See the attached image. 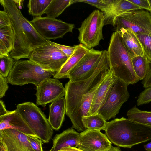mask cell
<instances>
[{"mask_svg": "<svg viewBox=\"0 0 151 151\" xmlns=\"http://www.w3.org/2000/svg\"><path fill=\"white\" fill-rule=\"evenodd\" d=\"M0 3L10 18L15 35L14 48L9 54L10 57L15 61L28 58L33 50L50 44L48 40L42 36L24 17L13 0H0Z\"/></svg>", "mask_w": 151, "mask_h": 151, "instance_id": "1", "label": "cell"}, {"mask_svg": "<svg viewBox=\"0 0 151 151\" xmlns=\"http://www.w3.org/2000/svg\"><path fill=\"white\" fill-rule=\"evenodd\" d=\"M103 51L100 61L92 75L89 78L76 81L70 80L65 85L66 114L72 123V128L82 132L86 129L82 121L81 103L83 96L98 82L109 69L107 50Z\"/></svg>", "mask_w": 151, "mask_h": 151, "instance_id": "2", "label": "cell"}, {"mask_svg": "<svg viewBox=\"0 0 151 151\" xmlns=\"http://www.w3.org/2000/svg\"><path fill=\"white\" fill-rule=\"evenodd\" d=\"M104 130L111 142L120 147L131 148L151 139V127L124 117L107 122Z\"/></svg>", "mask_w": 151, "mask_h": 151, "instance_id": "3", "label": "cell"}, {"mask_svg": "<svg viewBox=\"0 0 151 151\" xmlns=\"http://www.w3.org/2000/svg\"><path fill=\"white\" fill-rule=\"evenodd\" d=\"M107 54L109 68L117 79L128 85L139 81L134 70L132 58L119 32L115 31L112 34Z\"/></svg>", "mask_w": 151, "mask_h": 151, "instance_id": "4", "label": "cell"}, {"mask_svg": "<svg viewBox=\"0 0 151 151\" xmlns=\"http://www.w3.org/2000/svg\"><path fill=\"white\" fill-rule=\"evenodd\" d=\"M55 74L29 59L19 60L15 62L7 78L8 83L12 85L22 86L30 83L37 87L44 80Z\"/></svg>", "mask_w": 151, "mask_h": 151, "instance_id": "5", "label": "cell"}, {"mask_svg": "<svg viewBox=\"0 0 151 151\" xmlns=\"http://www.w3.org/2000/svg\"><path fill=\"white\" fill-rule=\"evenodd\" d=\"M42 143L49 142L53 130L41 109L32 102L18 104L16 109Z\"/></svg>", "mask_w": 151, "mask_h": 151, "instance_id": "6", "label": "cell"}, {"mask_svg": "<svg viewBox=\"0 0 151 151\" xmlns=\"http://www.w3.org/2000/svg\"><path fill=\"white\" fill-rule=\"evenodd\" d=\"M103 13L95 10L82 23L78 28L79 32L78 37L80 43L89 49L99 45L103 39V28L104 26Z\"/></svg>", "mask_w": 151, "mask_h": 151, "instance_id": "7", "label": "cell"}, {"mask_svg": "<svg viewBox=\"0 0 151 151\" xmlns=\"http://www.w3.org/2000/svg\"><path fill=\"white\" fill-rule=\"evenodd\" d=\"M114 27L115 31L118 32L123 28L135 34H151V14L149 11L143 9L127 12L116 17Z\"/></svg>", "mask_w": 151, "mask_h": 151, "instance_id": "8", "label": "cell"}, {"mask_svg": "<svg viewBox=\"0 0 151 151\" xmlns=\"http://www.w3.org/2000/svg\"><path fill=\"white\" fill-rule=\"evenodd\" d=\"M28 58L44 69L56 74L60 70L68 58L57 47L49 44L32 50Z\"/></svg>", "mask_w": 151, "mask_h": 151, "instance_id": "9", "label": "cell"}, {"mask_svg": "<svg viewBox=\"0 0 151 151\" xmlns=\"http://www.w3.org/2000/svg\"><path fill=\"white\" fill-rule=\"evenodd\" d=\"M128 86L117 78L106 101L97 112L106 121L115 118L122 105L128 99L129 95Z\"/></svg>", "mask_w": 151, "mask_h": 151, "instance_id": "10", "label": "cell"}, {"mask_svg": "<svg viewBox=\"0 0 151 151\" xmlns=\"http://www.w3.org/2000/svg\"><path fill=\"white\" fill-rule=\"evenodd\" d=\"M37 32L47 40L62 38L68 32H73L74 24L47 17H34L30 21Z\"/></svg>", "mask_w": 151, "mask_h": 151, "instance_id": "11", "label": "cell"}, {"mask_svg": "<svg viewBox=\"0 0 151 151\" xmlns=\"http://www.w3.org/2000/svg\"><path fill=\"white\" fill-rule=\"evenodd\" d=\"M37 104L45 107L65 95V89L58 79L47 78L36 87Z\"/></svg>", "mask_w": 151, "mask_h": 151, "instance_id": "12", "label": "cell"}, {"mask_svg": "<svg viewBox=\"0 0 151 151\" xmlns=\"http://www.w3.org/2000/svg\"><path fill=\"white\" fill-rule=\"evenodd\" d=\"M102 53V51L96 50L93 48L89 49L70 72L69 80L76 81L89 78L97 67Z\"/></svg>", "mask_w": 151, "mask_h": 151, "instance_id": "13", "label": "cell"}, {"mask_svg": "<svg viewBox=\"0 0 151 151\" xmlns=\"http://www.w3.org/2000/svg\"><path fill=\"white\" fill-rule=\"evenodd\" d=\"M112 143L100 130L87 129L80 133L77 148L82 151H107Z\"/></svg>", "mask_w": 151, "mask_h": 151, "instance_id": "14", "label": "cell"}, {"mask_svg": "<svg viewBox=\"0 0 151 151\" xmlns=\"http://www.w3.org/2000/svg\"><path fill=\"white\" fill-rule=\"evenodd\" d=\"M0 142L6 151H35L27 135L13 129L0 130Z\"/></svg>", "mask_w": 151, "mask_h": 151, "instance_id": "15", "label": "cell"}, {"mask_svg": "<svg viewBox=\"0 0 151 151\" xmlns=\"http://www.w3.org/2000/svg\"><path fill=\"white\" fill-rule=\"evenodd\" d=\"M117 78L109 68L107 76L96 91L89 111V115L97 113L106 101Z\"/></svg>", "mask_w": 151, "mask_h": 151, "instance_id": "16", "label": "cell"}, {"mask_svg": "<svg viewBox=\"0 0 151 151\" xmlns=\"http://www.w3.org/2000/svg\"><path fill=\"white\" fill-rule=\"evenodd\" d=\"M12 129L27 135L37 136L16 110L0 116V130Z\"/></svg>", "mask_w": 151, "mask_h": 151, "instance_id": "17", "label": "cell"}, {"mask_svg": "<svg viewBox=\"0 0 151 151\" xmlns=\"http://www.w3.org/2000/svg\"><path fill=\"white\" fill-rule=\"evenodd\" d=\"M75 51L60 70L53 76L58 79L69 78L70 72L88 51L89 49L83 44L74 45Z\"/></svg>", "mask_w": 151, "mask_h": 151, "instance_id": "18", "label": "cell"}, {"mask_svg": "<svg viewBox=\"0 0 151 151\" xmlns=\"http://www.w3.org/2000/svg\"><path fill=\"white\" fill-rule=\"evenodd\" d=\"M142 9L128 0H113L111 8L107 13H103L104 25L110 24L114 26L117 16L130 11Z\"/></svg>", "mask_w": 151, "mask_h": 151, "instance_id": "19", "label": "cell"}, {"mask_svg": "<svg viewBox=\"0 0 151 151\" xmlns=\"http://www.w3.org/2000/svg\"><path fill=\"white\" fill-rule=\"evenodd\" d=\"M80 133L73 128H69L56 134L53 140V146L49 151H58L65 147L77 148Z\"/></svg>", "mask_w": 151, "mask_h": 151, "instance_id": "20", "label": "cell"}, {"mask_svg": "<svg viewBox=\"0 0 151 151\" xmlns=\"http://www.w3.org/2000/svg\"><path fill=\"white\" fill-rule=\"evenodd\" d=\"M66 111L65 97H62L52 102L49 106L48 120L53 129L58 130L60 128L65 119Z\"/></svg>", "mask_w": 151, "mask_h": 151, "instance_id": "21", "label": "cell"}, {"mask_svg": "<svg viewBox=\"0 0 151 151\" xmlns=\"http://www.w3.org/2000/svg\"><path fill=\"white\" fill-rule=\"evenodd\" d=\"M118 32L120 33L123 43L132 58L137 56L144 55L140 43L134 33L123 28Z\"/></svg>", "mask_w": 151, "mask_h": 151, "instance_id": "22", "label": "cell"}, {"mask_svg": "<svg viewBox=\"0 0 151 151\" xmlns=\"http://www.w3.org/2000/svg\"><path fill=\"white\" fill-rule=\"evenodd\" d=\"M14 34L11 26L0 28V55H9L14 48Z\"/></svg>", "mask_w": 151, "mask_h": 151, "instance_id": "23", "label": "cell"}, {"mask_svg": "<svg viewBox=\"0 0 151 151\" xmlns=\"http://www.w3.org/2000/svg\"><path fill=\"white\" fill-rule=\"evenodd\" d=\"M109 69L103 74L97 83L88 92L83 96L80 106L81 114L82 118L83 116L89 115V111L95 93L106 78Z\"/></svg>", "mask_w": 151, "mask_h": 151, "instance_id": "24", "label": "cell"}, {"mask_svg": "<svg viewBox=\"0 0 151 151\" xmlns=\"http://www.w3.org/2000/svg\"><path fill=\"white\" fill-rule=\"evenodd\" d=\"M73 0H52L44 12L47 17L56 19L73 4Z\"/></svg>", "mask_w": 151, "mask_h": 151, "instance_id": "25", "label": "cell"}, {"mask_svg": "<svg viewBox=\"0 0 151 151\" xmlns=\"http://www.w3.org/2000/svg\"><path fill=\"white\" fill-rule=\"evenodd\" d=\"M132 62L136 75L139 80H143L150 69V62L144 55L133 58Z\"/></svg>", "mask_w": 151, "mask_h": 151, "instance_id": "26", "label": "cell"}, {"mask_svg": "<svg viewBox=\"0 0 151 151\" xmlns=\"http://www.w3.org/2000/svg\"><path fill=\"white\" fill-rule=\"evenodd\" d=\"M82 121L86 129L100 131L104 130L107 122L101 115L98 113L83 116Z\"/></svg>", "mask_w": 151, "mask_h": 151, "instance_id": "27", "label": "cell"}, {"mask_svg": "<svg viewBox=\"0 0 151 151\" xmlns=\"http://www.w3.org/2000/svg\"><path fill=\"white\" fill-rule=\"evenodd\" d=\"M128 118L139 123L151 127V112L141 110L136 106L127 112Z\"/></svg>", "mask_w": 151, "mask_h": 151, "instance_id": "28", "label": "cell"}, {"mask_svg": "<svg viewBox=\"0 0 151 151\" xmlns=\"http://www.w3.org/2000/svg\"><path fill=\"white\" fill-rule=\"evenodd\" d=\"M52 0H29L27 5L29 14L34 17H41Z\"/></svg>", "mask_w": 151, "mask_h": 151, "instance_id": "29", "label": "cell"}, {"mask_svg": "<svg viewBox=\"0 0 151 151\" xmlns=\"http://www.w3.org/2000/svg\"><path fill=\"white\" fill-rule=\"evenodd\" d=\"M142 46L144 55L151 63V34H136Z\"/></svg>", "mask_w": 151, "mask_h": 151, "instance_id": "30", "label": "cell"}, {"mask_svg": "<svg viewBox=\"0 0 151 151\" xmlns=\"http://www.w3.org/2000/svg\"><path fill=\"white\" fill-rule=\"evenodd\" d=\"M113 0H73V4L77 2H83L95 6L105 13L110 10Z\"/></svg>", "mask_w": 151, "mask_h": 151, "instance_id": "31", "label": "cell"}, {"mask_svg": "<svg viewBox=\"0 0 151 151\" xmlns=\"http://www.w3.org/2000/svg\"><path fill=\"white\" fill-rule=\"evenodd\" d=\"M15 61L9 55H0V75L7 77Z\"/></svg>", "mask_w": 151, "mask_h": 151, "instance_id": "32", "label": "cell"}, {"mask_svg": "<svg viewBox=\"0 0 151 151\" xmlns=\"http://www.w3.org/2000/svg\"><path fill=\"white\" fill-rule=\"evenodd\" d=\"M151 101V87L145 88L139 94L137 100V106L142 105Z\"/></svg>", "mask_w": 151, "mask_h": 151, "instance_id": "33", "label": "cell"}, {"mask_svg": "<svg viewBox=\"0 0 151 151\" xmlns=\"http://www.w3.org/2000/svg\"><path fill=\"white\" fill-rule=\"evenodd\" d=\"M48 41L50 44L55 46L60 49L67 56L68 58L73 55L75 49L74 46L73 47L67 46L59 44L49 40H48Z\"/></svg>", "mask_w": 151, "mask_h": 151, "instance_id": "34", "label": "cell"}, {"mask_svg": "<svg viewBox=\"0 0 151 151\" xmlns=\"http://www.w3.org/2000/svg\"><path fill=\"white\" fill-rule=\"evenodd\" d=\"M30 145L35 151H44L42 147V142L37 136L27 135Z\"/></svg>", "mask_w": 151, "mask_h": 151, "instance_id": "35", "label": "cell"}, {"mask_svg": "<svg viewBox=\"0 0 151 151\" xmlns=\"http://www.w3.org/2000/svg\"><path fill=\"white\" fill-rule=\"evenodd\" d=\"M11 26L10 18L5 10L0 11V28Z\"/></svg>", "mask_w": 151, "mask_h": 151, "instance_id": "36", "label": "cell"}, {"mask_svg": "<svg viewBox=\"0 0 151 151\" xmlns=\"http://www.w3.org/2000/svg\"><path fill=\"white\" fill-rule=\"evenodd\" d=\"M142 9L149 11L151 14V7L149 0H128Z\"/></svg>", "mask_w": 151, "mask_h": 151, "instance_id": "37", "label": "cell"}, {"mask_svg": "<svg viewBox=\"0 0 151 151\" xmlns=\"http://www.w3.org/2000/svg\"><path fill=\"white\" fill-rule=\"evenodd\" d=\"M8 81L7 77L0 75V98L3 97L8 89Z\"/></svg>", "mask_w": 151, "mask_h": 151, "instance_id": "38", "label": "cell"}, {"mask_svg": "<svg viewBox=\"0 0 151 151\" xmlns=\"http://www.w3.org/2000/svg\"><path fill=\"white\" fill-rule=\"evenodd\" d=\"M142 83L145 88L151 87V69L144 79L142 80Z\"/></svg>", "mask_w": 151, "mask_h": 151, "instance_id": "39", "label": "cell"}, {"mask_svg": "<svg viewBox=\"0 0 151 151\" xmlns=\"http://www.w3.org/2000/svg\"><path fill=\"white\" fill-rule=\"evenodd\" d=\"M9 111L7 110L6 108L4 102L0 100V116L4 115L7 114Z\"/></svg>", "mask_w": 151, "mask_h": 151, "instance_id": "40", "label": "cell"}, {"mask_svg": "<svg viewBox=\"0 0 151 151\" xmlns=\"http://www.w3.org/2000/svg\"><path fill=\"white\" fill-rule=\"evenodd\" d=\"M58 151H82L77 148L70 146L64 147Z\"/></svg>", "mask_w": 151, "mask_h": 151, "instance_id": "41", "label": "cell"}, {"mask_svg": "<svg viewBox=\"0 0 151 151\" xmlns=\"http://www.w3.org/2000/svg\"><path fill=\"white\" fill-rule=\"evenodd\" d=\"M13 0L18 8L22 7V6H23V4L24 0Z\"/></svg>", "mask_w": 151, "mask_h": 151, "instance_id": "42", "label": "cell"}, {"mask_svg": "<svg viewBox=\"0 0 151 151\" xmlns=\"http://www.w3.org/2000/svg\"><path fill=\"white\" fill-rule=\"evenodd\" d=\"M144 147L147 151H151V142L144 145Z\"/></svg>", "mask_w": 151, "mask_h": 151, "instance_id": "43", "label": "cell"}, {"mask_svg": "<svg viewBox=\"0 0 151 151\" xmlns=\"http://www.w3.org/2000/svg\"><path fill=\"white\" fill-rule=\"evenodd\" d=\"M107 151H122L118 147L112 146L111 148Z\"/></svg>", "mask_w": 151, "mask_h": 151, "instance_id": "44", "label": "cell"}, {"mask_svg": "<svg viewBox=\"0 0 151 151\" xmlns=\"http://www.w3.org/2000/svg\"><path fill=\"white\" fill-rule=\"evenodd\" d=\"M0 151H6L3 144L0 142Z\"/></svg>", "mask_w": 151, "mask_h": 151, "instance_id": "45", "label": "cell"}, {"mask_svg": "<svg viewBox=\"0 0 151 151\" xmlns=\"http://www.w3.org/2000/svg\"><path fill=\"white\" fill-rule=\"evenodd\" d=\"M151 7V0H149Z\"/></svg>", "mask_w": 151, "mask_h": 151, "instance_id": "46", "label": "cell"}, {"mask_svg": "<svg viewBox=\"0 0 151 151\" xmlns=\"http://www.w3.org/2000/svg\"></svg>", "mask_w": 151, "mask_h": 151, "instance_id": "47", "label": "cell"}]
</instances>
